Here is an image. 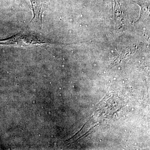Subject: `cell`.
Listing matches in <instances>:
<instances>
[{
	"instance_id": "obj_3",
	"label": "cell",
	"mask_w": 150,
	"mask_h": 150,
	"mask_svg": "<svg viewBox=\"0 0 150 150\" xmlns=\"http://www.w3.org/2000/svg\"><path fill=\"white\" fill-rule=\"evenodd\" d=\"M92 129V128H91V129H90L89 130H88V131L87 132H86V133L85 134H84L83 135V136H81V137H79V139H77L76 140V141H75L74 142H76V141H78V140L79 139H81V138H82V137H84V136H85V135L86 134H87L88 133V132H89L90 131V130H91V129ZM74 142H73V143H71V144H73V143H74Z\"/></svg>"
},
{
	"instance_id": "obj_1",
	"label": "cell",
	"mask_w": 150,
	"mask_h": 150,
	"mask_svg": "<svg viewBox=\"0 0 150 150\" xmlns=\"http://www.w3.org/2000/svg\"><path fill=\"white\" fill-rule=\"evenodd\" d=\"M48 38L28 33L22 32L6 39L0 40V45L18 47H30L54 44Z\"/></svg>"
},
{
	"instance_id": "obj_2",
	"label": "cell",
	"mask_w": 150,
	"mask_h": 150,
	"mask_svg": "<svg viewBox=\"0 0 150 150\" xmlns=\"http://www.w3.org/2000/svg\"><path fill=\"white\" fill-rule=\"evenodd\" d=\"M32 6L33 17L31 23L33 27L40 29L44 11L48 7L49 0H29Z\"/></svg>"
}]
</instances>
